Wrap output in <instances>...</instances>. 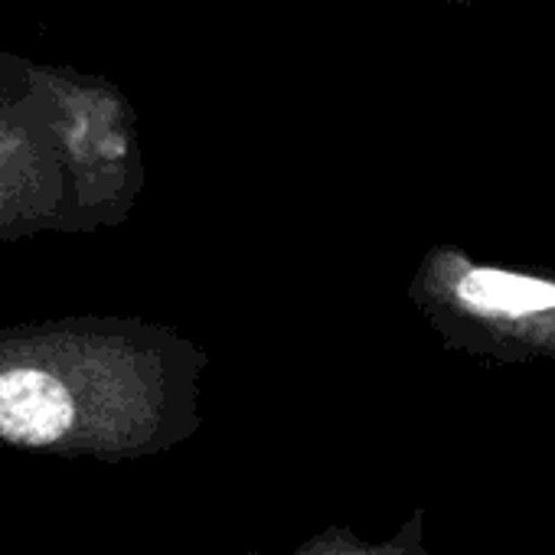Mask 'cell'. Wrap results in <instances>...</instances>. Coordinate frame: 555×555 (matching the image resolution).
Wrapping results in <instances>:
<instances>
[{"mask_svg":"<svg viewBox=\"0 0 555 555\" xmlns=\"http://www.w3.org/2000/svg\"><path fill=\"white\" fill-rule=\"evenodd\" d=\"M438 4H451V8H474L480 0H438Z\"/></svg>","mask_w":555,"mask_h":555,"instance_id":"cell-3","label":"cell"},{"mask_svg":"<svg viewBox=\"0 0 555 555\" xmlns=\"http://www.w3.org/2000/svg\"><path fill=\"white\" fill-rule=\"evenodd\" d=\"M73 425L66 386L43 370H8L0 376V435L14 444L43 448Z\"/></svg>","mask_w":555,"mask_h":555,"instance_id":"cell-1","label":"cell"},{"mask_svg":"<svg viewBox=\"0 0 555 555\" xmlns=\"http://www.w3.org/2000/svg\"><path fill=\"white\" fill-rule=\"evenodd\" d=\"M457 298L483 314H503V318H522L555 308V285L535 282V278L506 274L493 268L467 271L457 285Z\"/></svg>","mask_w":555,"mask_h":555,"instance_id":"cell-2","label":"cell"},{"mask_svg":"<svg viewBox=\"0 0 555 555\" xmlns=\"http://www.w3.org/2000/svg\"><path fill=\"white\" fill-rule=\"evenodd\" d=\"M357 555H363V552H357Z\"/></svg>","mask_w":555,"mask_h":555,"instance_id":"cell-4","label":"cell"}]
</instances>
